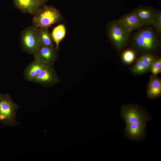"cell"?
I'll return each mask as SVG.
<instances>
[{"mask_svg": "<svg viewBox=\"0 0 161 161\" xmlns=\"http://www.w3.org/2000/svg\"><path fill=\"white\" fill-rule=\"evenodd\" d=\"M160 44L157 35L152 27L139 30L135 34L133 39L134 48L140 53L152 52L158 47Z\"/></svg>", "mask_w": 161, "mask_h": 161, "instance_id": "6da1fadb", "label": "cell"}, {"mask_svg": "<svg viewBox=\"0 0 161 161\" xmlns=\"http://www.w3.org/2000/svg\"><path fill=\"white\" fill-rule=\"evenodd\" d=\"M32 26L36 28H48L61 20L62 17L58 10L52 6L44 5L34 14Z\"/></svg>", "mask_w": 161, "mask_h": 161, "instance_id": "7a4b0ae2", "label": "cell"}, {"mask_svg": "<svg viewBox=\"0 0 161 161\" xmlns=\"http://www.w3.org/2000/svg\"><path fill=\"white\" fill-rule=\"evenodd\" d=\"M131 31L118 20L110 22L107 27L108 36L114 46L120 50L127 44Z\"/></svg>", "mask_w": 161, "mask_h": 161, "instance_id": "3957f363", "label": "cell"}, {"mask_svg": "<svg viewBox=\"0 0 161 161\" xmlns=\"http://www.w3.org/2000/svg\"><path fill=\"white\" fill-rule=\"evenodd\" d=\"M20 107L13 100L9 94L0 93V123L10 126L18 125L16 116Z\"/></svg>", "mask_w": 161, "mask_h": 161, "instance_id": "277c9868", "label": "cell"}, {"mask_svg": "<svg viewBox=\"0 0 161 161\" xmlns=\"http://www.w3.org/2000/svg\"><path fill=\"white\" fill-rule=\"evenodd\" d=\"M20 44L23 50L34 55L41 46L37 28L33 26L25 28L20 35Z\"/></svg>", "mask_w": 161, "mask_h": 161, "instance_id": "5b68a950", "label": "cell"}, {"mask_svg": "<svg viewBox=\"0 0 161 161\" xmlns=\"http://www.w3.org/2000/svg\"><path fill=\"white\" fill-rule=\"evenodd\" d=\"M120 114L126 123L146 124L151 117L140 107L133 104L123 105L121 108Z\"/></svg>", "mask_w": 161, "mask_h": 161, "instance_id": "8992f818", "label": "cell"}, {"mask_svg": "<svg viewBox=\"0 0 161 161\" xmlns=\"http://www.w3.org/2000/svg\"><path fill=\"white\" fill-rule=\"evenodd\" d=\"M54 63L48 64L33 82L46 86L59 83L60 80L54 69Z\"/></svg>", "mask_w": 161, "mask_h": 161, "instance_id": "52a82bcc", "label": "cell"}, {"mask_svg": "<svg viewBox=\"0 0 161 161\" xmlns=\"http://www.w3.org/2000/svg\"><path fill=\"white\" fill-rule=\"evenodd\" d=\"M146 123H126L124 133L126 137L131 140L139 141L146 136Z\"/></svg>", "mask_w": 161, "mask_h": 161, "instance_id": "ba28073f", "label": "cell"}, {"mask_svg": "<svg viewBox=\"0 0 161 161\" xmlns=\"http://www.w3.org/2000/svg\"><path fill=\"white\" fill-rule=\"evenodd\" d=\"M15 7L21 12L34 15L37 10L45 5L43 0H13Z\"/></svg>", "mask_w": 161, "mask_h": 161, "instance_id": "9c48e42d", "label": "cell"}, {"mask_svg": "<svg viewBox=\"0 0 161 161\" xmlns=\"http://www.w3.org/2000/svg\"><path fill=\"white\" fill-rule=\"evenodd\" d=\"M33 55L34 59L47 64L54 63L58 57L55 48L43 46H41Z\"/></svg>", "mask_w": 161, "mask_h": 161, "instance_id": "30bf717a", "label": "cell"}, {"mask_svg": "<svg viewBox=\"0 0 161 161\" xmlns=\"http://www.w3.org/2000/svg\"><path fill=\"white\" fill-rule=\"evenodd\" d=\"M47 64L38 59H34L25 69L24 73L25 78L27 81L33 82Z\"/></svg>", "mask_w": 161, "mask_h": 161, "instance_id": "8fae6325", "label": "cell"}, {"mask_svg": "<svg viewBox=\"0 0 161 161\" xmlns=\"http://www.w3.org/2000/svg\"><path fill=\"white\" fill-rule=\"evenodd\" d=\"M134 11L143 26L152 24L155 12L153 9L140 7Z\"/></svg>", "mask_w": 161, "mask_h": 161, "instance_id": "7c38bea8", "label": "cell"}, {"mask_svg": "<svg viewBox=\"0 0 161 161\" xmlns=\"http://www.w3.org/2000/svg\"><path fill=\"white\" fill-rule=\"evenodd\" d=\"M148 97L153 99L160 96L161 94V81L157 76H151L147 90Z\"/></svg>", "mask_w": 161, "mask_h": 161, "instance_id": "4fadbf2b", "label": "cell"}, {"mask_svg": "<svg viewBox=\"0 0 161 161\" xmlns=\"http://www.w3.org/2000/svg\"><path fill=\"white\" fill-rule=\"evenodd\" d=\"M118 20L131 31L140 29L143 26L134 11L122 16Z\"/></svg>", "mask_w": 161, "mask_h": 161, "instance_id": "5bb4252c", "label": "cell"}, {"mask_svg": "<svg viewBox=\"0 0 161 161\" xmlns=\"http://www.w3.org/2000/svg\"><path fill=\"white\" fill-rule=\"evenodd\" d=\"M37 30L41 46L55 48V44L48 28L39 27Z\"/></svg>", "mask_w": 161, "mask_h": 161, "instance_id": "9a60e30c", "label": "cell"}, {"mask_svg": "<svg viewBox=\"0 0 161 161\" xmlns=\"http://www.w3.org/2000/svg\"><path fill=\"white\" fill-rule=\"evenodd\" d=\"M66 32L65 27L63 24L58 25L53 29L51 35L57 50L58 49L59 44L65 37Z\"/></svg>", "mask_w": 161, "mask_h": 161, "instance_id": "2e32d148", "label": "cell"}, {"mask_svg": "<svg viewBox=\"0 0 161 161\" xmlns=\"http://www.w3.org/2000/svg\"><path fill=\"white\" fill-rule=\"evenodd\" d=\"M150 68L144 64L139 58L131 69V72L136 74H140L147 72Z\"/></svg>", "mask_w": 161, "mask_h": 161, "instance_id": "e0dca14e", "label": "cell"}, {"mask_svg": "<svg viewBox=\"0 0 161 161\" xmlns=\"http://www.w3.org/2000/svg\"><path fill=\"white\" fill-rule=\"evenodd\" d=\"M159 36L161 33V13L160 11H155L152 24Z\"/></svg>", "mask_w": 161, "mask_h": 161, "instance_id": "ac0fdd59", "label": "cell"}, {"mask_svg": "<svg viewBox=\"0 0 161 161\" xmlns=\"http://www.w3.org/2000/svg\"><path fill=\"white\" fill-rule=\"evenodd\" d=\"M135 57L134 52L131 49H128L125 51L122 55L123 61L127 64L132 63L134 61Z\"/></svg>", "mask_w": 161, "mask_h": 161, "instance_id": "d6986e66", "label": "cell"}, {"mask_svg": "<svg viewBox=\"0 0 161 161\" xmlns=\"http://www.w3.org/2000/svg\"><path fill=\"white\" fill-rule=\"evenodd\" d=\"M142 62L150 68L152 63L157 58L154 55L150 53H146L139 57Z\"/></svg>", "mask_w": 161, "mask_h": 161, "instance_id": "ffe728a7", "label": "cell"}, {"mask_svg": "<svg viewBox=\"0 0 161 161\" xmlns=\"http://www.w3.org/2000/svg\"><path fill=\"white\" fill-rule=\"evenodd\" d=\"M150 68L153 75L157 76L161 72V59H157L152 63Z\"/></svg>", "mask_w": 161, "mask_h": 161, "instance_id": "44dd1931", "label": "cell"}, {"mask_svg": "<svg viewBox=\"0 0 161 161\" xmlns=\"http://www.w3.org/2000/svg\"><path fill=\"white\" fill-rule=\"evenodd\" d=\"M43 1H44L45 2H46L47 1H48L50 0H43Z\"/></svg>", "mask_w": 161, "mask_h": 161, "instance_id": "7402d4cb", "label": "cell"}]
</instances>
